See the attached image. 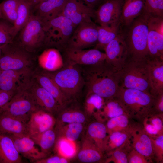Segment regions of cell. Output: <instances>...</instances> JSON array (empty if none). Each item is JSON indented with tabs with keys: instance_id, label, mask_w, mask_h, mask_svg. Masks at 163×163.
<instances>
[{
	"instance_id": "ba28073f",
	"label": "cell",
	"mask_w": 163,
	"mask_h": 163,
	"mask_svg": "<svg viewBox=\"0 0 163 163\" xmlns=\"http://www.w3.org/2000/svg\"><path fill=\"white\" fill-rule=\"evenodd\" d=\"M68 64L67 66L54 75H51L63 94L69 100L79 94L85 82L75 65Z\"/></svg>"
},
{
	"instance_id": "7402d4cb",
	"label": "cell",
	"mask_w": 163,
	"mask_h": 163,
	"mask_svg": "<svg viewBox=\"0 0 163 163\" xmlns=\"http://www.w3.org/2000/svg\"><path fill=\"white\" fill-rule=\"evenodd\" d=\"M29 90L37 107L53 115L62 109L54 97L38 83Z\"/></svg>"
},
{
	"instance_id": "8d00e7d4",
	"label": "cell",
	"mask_w": 163,
	"mask_h": 163,
	"mask_svg": "<svg viewBox=\"0 0 163 163\" xmlns=\"http://www.w3.org/2000/svg\"><path fill=\"white\" fill-rule=\"evenodd\" d=\"M131 132L117 131L108 134L105 152L107 153L131 144Z\"/></svg>"
},
{
	"instance_id": "44dd1931",
	"label": "cell",
	"mask_w": 163,
	"mask_h": 163,
	"mask_svg": "<svg viewBox=\"0 0 163 163\" xmlns=\"http://www.w3.org/2000/svg\"><path fill=\"white\" fill-rule=\"evenodd\" d=\"M67 0H47L34 6L31 13L42 21H46L62 15Z\"/></svg>"
},
{
	"instance_id": "681fc988",
	"label": "cell",
	"mask_w": 163,
	"mask_h": 163,
	"mask_svg": "<svg viewBox=\"0 0 163 163\" xmlns=\"http://www.w3.org/2000/svg\"><path fill=\"white\" fill-rule=\"evenodd\" d=\"M153 110L154 113H163V93L156 96Z\"/></svg>"
},
{
	"instance_id": "4fadbf2b",
	"label": "cell",
	"mask_w": 163,
	"mask_h": 163,
	"mask_svg": "<svg viewBox=\"0 0 163 163\" xmlns=\"http://www.w3.org/2000/svg\"><path fill=\"white\" fill-rule=\"evenodd\" d=\"M95 10L85 4L82 0H67L62 15L69 19L76 27L83 22H91Z\"/></svg>"
},
{
	"instance_id": "60d3db41",
	"label": "cell",
	"mask_w": 163,
	"mask_h": 163,
	"mask_svg": "<svg viewBox=\"0 0 163 163\" xmlns=\"http://www.w3.org/2000/svg\"><path fill=\"white\" fill-rule=\"evenodd\" d=\"M20 0H4L0 4L2 18L13 25L17 17V11Z\"/></svg>"
},
{
	"instance_id": "f5cc1de1",
	"label": "cell",
	"mask_w": 163,
	"mask_h": 163,
	"mask_svg": "<svg viewBox=\"0 0 163 163\" xmlns=\"http://www.w3.org/2000/svg\"><path fill=\"white\" fill-rule=\"evenodd\" d=\"M1 18H2V16L1 10L0 8V19Z\"/></svg>"
},
{
	"instance_id": "bcb514c9",
	"label": "cell",
	"mask_w": 163,
	"mask_h": 163,
	"mask_svg": "<svg viewBox=\"0 0 163 163\" xmlns=\"http://www.w3.org/2000/svg\"><path fill=\"white\" fill-rule=\"evenodd\" d=\"M128 163H149L142 155L132 148L127 155Z\"/></svg>"
},
{
	"instance_id": "f907efd6",
	"label": "cell",
	"mask_w": 163,
	"mask_h": 163,
	"mask_svg": "<svg viewBox=\"0 0 163 163\" xmlns=\"http://www.w3.org/2000/svg\"><path fill=\"white\" fill-rule=\"evenodd\" d=\"M84 3L89 7L95 9L107 0H82Z\"/></svg>"
},
{
	"instance_id": "f546056e",
	"label": "cell",
	"mask_w": 163,
	"mask_h": 163,
	"mask_svg": "<svg viewBox=\"0 0 163 163\" xmlns=\"http://www.w3.org/2000/svg\"><path fill=\"white\" fill-rule=\"evenodd\" d=\"M142 125V123L131 118L126 114L108 120L105 124L108 134L117 131L131 132Z\"/></svg>"
},
{
	"instance_id": "3957f363",
	"label": "cell",
	"mask_w": 163,
	"mask_h": 163,
	"mask_svg": "<svg viewBox=\"0 0 163 163\" xmlns=\"http://www.w3.org/2000/svg\"><path fill=\"white\" fill-rule=\"evenodd\" d=\"M155 97L150 93L120 86L115 96L123 107L126 114L142 124L145 118L153 113Z\"/></svg>"
},
{
	"instance_id": "83f0119b",
	"label": "cell",
	"mask_w": 163,
	"mask_h": 163,
	"mask_svg": "<svg viewBox=\"0 0 163 163\" xmlns=\"http://www.w3.org/2000/svg\"><path fill=\"white\" fill-rule=\"evenodd\" d=\"M143 10L142 0H124L120 20L121 27L129 25Z\"/></svg>"
},
{
	"instance_id": "1f68e13d",
	"label": "cell",
	"mask_w": 163,
	"mask_h": 163,
	"mask_svg": "<svg viewBox=\"0 0 163 163\" xmlns=\"http://www.w3.org/2000/svg\"><path fill=\"white\" fill-rule=\"evenodd\" d=\"M120 22L98 26L97 41L95 48L104 49L105 46L118 35L121 30Z\"/></svg>"
},
{
	"instance_id": "484cf974",
	"label": "cell",
	"mask_w": 163,
	"mask_h": 163,
	"mask_svg": "<svg viewBox=\"0 0 163 163\" xmlns=\"http://www.w3.org/2000/svg\"><path fill=\"white\" fill-rule=\"evenodd\" d=\"M77 155L78 160L85 163L101 162L104 158V153L87 136L83 140Z\"/></svg>"
},
{
	"instance_id": "7dc6e473",
	"label": "cell",
	"mask_w": 163,
	"mask_h": 163,
	"mask_svg": "<svg viewBox=\"0 0 163 163\" xmlns=\"http://www.w3.org/2000/svg\"><path fill=\"white\" fill-rule=\"evenodd\" d=\"M69 159L56 155L46 157L37 161L36 163H67Z\"/></svg>"
},
{
	"instance_id": "11a10c76",
	"label": "cell",
	"mask_w": 163,
	"mask_h": 163,
	"mask_svg": "<svg viewBox=\"0 0 163 163\" xmlns=\"http://www.w3.org/2000/svg\"><path fill=\"white\" fill-rule=\"evenodd\" d=\"M2 71V69H1L0 68V74L1 73Z\"/></svg>"
},
{
	"instance_id": "ac0fdd59",
	"label": "cell",
	"mask_w": 163,
	"mask_h": 163,
	"mask_svg": "<svg viewBox=\"0 0 163 163\" xmlns=\"http://www.w3.org/2000/svg\"><path fill=\"white\" fill-rule=\"evenodd\" d=\"M9 136L19 154L30 162L36 163L47 157V154L36 147L34 142L28 135Z\"/></svg>"
},
{
	"instance_id": "ee69618b",
	"label": "cell",
	"mask_w": 163,
	"mask_h": 163,
	"mask_svg": "<svg viewBox=\"0 0 163 163\" xmlns=\"http://www.w3.org/2000/svg\"><path fill=\"white\" fill-rule=\"evenodd\" d=\"M13 25L7 20L0 19V45L13 42L14 39L12 34Z\"/></svg>"
},
{
	"instance_id": "5bb4252c",
	"label": "cell",
	"mask_w": 163,
	"mask_h": 163,
	"mask_svg": "<svg viewBox=\"0 0 163 163\" xmlns=\"http://www.w3.org/2000/svg\"><path fill=\"white\" fill-rule=\"evenodd\" d=\"M65 50L68 63L73 65H92L104 62L106 59L105 53L96 48L85 50L66 47Z\"/></svg>"
},
{
	"instance_id": "30bf717a",
	"label": "cell",
	"mask_w": 163,
	"mask_h": 163,
	"mask_svg": "<svg viewBox=\"0 0 163 163\" xmlns=\"http://www.w3.org/2000/svg\"><path fill=\"white\" fill-rule=\"evenodd\" d=\"M98 36V25L93 21L82 22L75 28L66 44V48L84 49L96 45Z\"/></svg>"
},
{
	"instance_id": "9a60e30c",
	"label": "cell",
	"mask_w": 163,
	"mask_h": 163,
	"mask_svg": "<svg viewBox=\"0 0 163 163\" xmlns=\"http://www.w3.org/2000/svg\"><path fill=\"white\" fill-rule=\"evenodd\" d=\"M29 69L2 70L0 74V90L17 92L28 88Z\"/></svg>"
},
{
	"instance_id": "d6a6232c",
	"label": "cell",
	"mask_w": 163,
	"mask_h": 163,
	"mask_svg": "<svg viewBox=\"0 0 163 163\" xmlns=\"http://www.w3.org/2000/svg\"><path fill=\"white\" fill-rule=\"evenodd\" d=\"M144 131L152 138L163 134V113H152L147 117L142 123Z\"/></svg>"
},
{
	"instance_id": "c3c4849f",
	"label": "cell",
	"mask_w": 163,
	"mask_h": 163,
	"mask_svg": "<svg viewBox=\"0 0 163 163\" xmlns=\"http://www.w3.org/2000/svg\"><path fill=\"white\" fill-rule=\"evenodd\" d=\"M17 92L0 90V112L3 107L10 101Z\"/></svg>"
},
{
	"instance_id": "f6af8a7d",
	"label": "cell",
	"mask_w": 163,
	"mask_h": 163,
	"mask_svg": "<svg viewBox=\"0 0 163 163\" xmlns=\"http://www.w3.org/2000/svg\"><path fill=\"white\" fill-rule=\"evenodd\" d=\"M154 160L158 163H163V134L155 138H151Z\"/></svg>"
},
{
	"instance_id": "5b68a950",
	"label": "cell",
	"mask_w": 163,
	"mask_h": 163,
	"mask_svg": "<svg viewBox=\"0 0 163 163\" xmlns=\"http://www.w3.org/2000/svg\"><path fill=\"white\" fill-rule=\"evenodd\" d=\"M42 22L45 34L44 45L48 46H66L76 27L71 20L62 15Z\"/></svg>"
},
{
	"instance_id": "7bdbcfd3",
	"label": "cell",
	"mask_w": 163,
	"mask_h": 163,
	"mask_svg": "<svg viewBox=\"0 0 163 163\" xmlns=\"http://www.w3.org/2000/svg\"><path fill=\"white\" fill-rule=\"evenodd\" d=\"M143 12L149 15L163 17V0H142Z\"/></svg>"
},
{
	"instance_id": "603a6c76",
	"label": "cell",
	"mask_w": 163,
	"mask_h": 163,
	"mask_svg": "<svg viewBox=\"0 0 163 163\" xmlns=\"http://www.w3.org/2000/svg\"><path fill=\"white\" fill-rule=\"evenodd\" d=\"M0 133L13 136L27 134V123L6 113H0Z\"/></svg>"
},
{
	"instance_id": "ab89813d",
	"label": "cell",
	"mask_w": 163,
	"mask_h": 163,
	"mask_svg": "<svg viewBox=\"0 0 163 163\" xmlns=\"http://www.w3.org/2000/svg\"><path fill=\"white\" fill-rule=\"evenodd\" d=\"M85 114L76 109H67L62 112L56 119L55 125L78 123H83L86 120Z\"/></svg>"
},
{
	"instance_id": "52a82bcc",
	"label": "cell",
	"mask_w": 163,
	"mask_h": 163,
	"mask_svg": "<svg viewBox=\"0 0 163 163\" xmlns=\"http://www.w3.org/2000/svg\"><path fill=\"white\" fill-rule=\"evenodd\" d=\"M28 88L16 92L0 113H5L27 123L32 113L38 108Z\"/></svg>"
},
{
	"instance_id": "6da1fadb",
	"label": "cell",
	"mask_w": 163,
	"mask_h": 163,
	"mask_svg": "<svg viewBox=\"0 0 163 163\" xmlns=\"http://www.w3.org/2000/svg\"><path fill=\"white\" fill-rule=\"evenodd\" d=\"M83 77L87 94H94L104 99L115 97L119 87L117 71L106 61L88 65Z\"/></svg>"
},
{
	"instance_id": "836d02e7",
	"label": "cell",
	"mask_w": 163,
	"mask_h": 163,
	"mask_svg": "<svg viewBox=\"0 0 163 163\" xmlns=\"http://www.w3.org/2000/svg\"><path fill=\"white\" fill-rule=\"evenodd\" d=\"M124 114H126L123 107L119 101L114 97L105 99L104 104L97 120L101 121L104 120H107Z\"/></svg>"
},
{
	"instance_id": "277c9868",
	"label": "cell",
	"mask_w": 163,
	"mask_h": 163,
	"mask_svg": "<svg viewBox=\"0 0 163 163\" xmlns=\"http://www.w3.org/2000/svg\"><path fill=\"white\" fill-rule=\"evenodd\" d=\"M119 86L150 93V85L145 59L126 60L117 71ZM151 94V93H150Z\"/></svg>"
},
{
	"instance_id": "8992f818",
	"label": "cell",
	"mask_w": 163,
	"mask_h": 163,
	"mask_svg": "<svg viewBox=\"0 0 163 163\" xmlns=\"http://www.w3.org/2000/svg\"><path fill=\"white\" fill-rule=\"evenodd\" d=\"M18 34L17 43L29 53L35 52L45 44V34L42 22L32 13L27 22Z\"/></svg>"
},
{
	"instance_id": "d6986e66",
	"label": "cell",
	"mask_w": 163,
	"mask_h": 163,
	"mask_svg": "<svg viewBox=\"0 0 163 163\" xmlns=\"http://www.w3.org/2000/svg\"><path fill=\"white\" fill-rule=\"evenodd\" d=\"M150 93L156 96L163 93V60L148 56L145 59Z\"/></svg>"
},
{
	"instance_id": "cb8c5ba5",
	"label": "cell",
	"mask_w": 163,
	"mask_h": 163,
	"mask_svg": "<svg viewBox=\"0 0 163 163\" xmlns=\"http://www.w3.org/2000/svg\"><path fill=\"white\" fill-rule=\"evenodd\" d=\"M20 155L10 136L0 133V163H21Z\"/></svg>"
},
{
	"instance_id": "b9f144b4",
	"label": "cell",
	"mask_w": 163,
	"mask_h": 163,
	"mask_svg": "<svg viewBox=\"0 0 163 163\" xmlns=\"http://www.w3.org/2000/svg\"><path fill=\"white\" fill-rule=\"evenodd\" d=\"M133 148L131 144L107 152V157L105 163H128L127 155Z\"/></svg>"
},
{
	"instance_id": "d4e9b609",
	"label": "cell",
	"mask_w": 163,
	"mask_h": 163,
	"mask_svg": "<svg viewBox=\"0 0 163 163\" xmlns=\"http://www.w3.org/2000/svg\"><path fill=\"white\" fill-rule=\"evenodd\" d=\"M35 77L37 83L54 97L62 109L64 108L69 100L56 83L51 74L44 73Z\"/></svg>"
},
{
	"instance_id": "8fae6325",
	"label": "cell",
	"mask_w": 163,
	"mask_h": 163,
	"mask_svg": "<svg viewBox=\"0 0 163 163\" xmlns=\"http://www.w3.org/2000/svg\"><path fill=\"white\" fill-rule=\"evenodd\" d=\"M147 22L149 56L163 60V17L149 15Z\"/></svg>"
},
{
	"instance_id": "7a4b0ae2",
	"label": "cell",
	"mask_w": 163,
	"mask_h": 163,
	"mask_svg": "<svg viewBox=\"0 0 163 163\" xmlns=\"http://www.w3.org/2000/svg\"><path fill=\"white\" fill-rule=\"evenodd\" d=\"M148 16L143 12L128 26L121 27L127 49L126 60H142L149 56Z\"/></svg>"
},
{
	"instance_id": "f35d334b",
	"label": "cell",
	"mask_w": 163,
	"mask_h": 163,
	"mask_svg": "<svg viewBox=\"0 0 163 163\" xmlns=\"http://www.w3.org/2000/svg\"><path fill=\"white\" fill-rule=\"evenodd\" d=\"M105 99L94 94H87L84 107L86 113L97 118L104 103Z\"/></svg>"
},
{
	"instance_id": "4dcf8cb0",
	"label": "cell",
	"mask_w": 163,
	"mask_h": 163,
	"mask_svg": "<svg viewBox=\"0 0 163 163\" xmlns=\"http://www.w3.org/2000/svg\"><path fill=\"white\" fill-rule=\"evenodd\" d=\"M32 9V6L29 0H20L18 6L16 18L12 28V34L14 39L27 22Z\"/></svg>"
},
{
	"instance_id": "74e56055",
	"label": "cell",
	"mask_w": 163,
	"mask_h": 163,
	"mask_svg": "<svg viewBox=\"0 0 163 163\" xmlns=\"http://www.w3.org/2000/svg\"><path fill=\"white\" fill-rule=\"evenodd\" d=\"M54 149L57 154L69 159L74 157L77 153L75 142L64 138L56 139Z\"/></svg>"
},
{
	"instance_id": "7c38bea8",
	"label": "cell",
	"mask_w": 163,
	"mask_h": 163,
	"mask_svg": "<svg viewBox=\"0 0 163 163\" xmlns=\"http://www.w3.org/2000/svg\"><path fill=\"white\" fill-rule=\"evenodd\" d=\"M104 50L106 56V62L117 71L121 69L127 57V47L121 28L117 36Z\"/></svg>"
},
{
	"instance_id": "2e32d148",
	"label": "cell",
	"mask_w": 163,
	"mask_h": 163,
	"mask_svg": "<svg viewBox=\"0 0 163 163\" xmlns=\"http://www.w3.org/2000/svg\"><path fill=\"white\" fill-rule=\"evenodd\" d=\"M124 1H106L95 11L94 18L96 21L101 26L119 22Z\"/></svg>"
},
{
	"instance_id": "e0dca14e",
	"label": "cell",
	"mask_w": 163,
	"mask_h": 163,
	"mask_svg": "<svg viewBox=\"0 0 163 163\" xmlns=\"http://www.w3.org/2000/svg\"><path fill=\"white\" fill-rule=\"evenodd\" d=\"M56 123L53 115L38 108L32 113L27 123V134L31 136L41 133L54 128Z\"/></svg>"
},
{
	"instance_id": "d590c367",
	"label": "cell",
	"mask_w": 163,
	"mask_h": 163,
	"mask_svg": "<svg viewBox=\"0 0 163 163\" xmlns=\"http://www.w3.org/2000/svg\"><path fill=\"white\" fill-rule=\"evenodd\" d=\"M55 126L56 139L64 138L73 142L78 139L83 129L82 123H78Z\"/></svg>"
},
{
	"instance_id": "e575fe53",
	"label": "cell",
	"mask_w": 163,
	"mask_h": 163,
	"mask_svg": "<svg viewBox=\"0 0 163 163\" xmlns=\"http://www.w3.org/2000/svg\"><path fill=\"white\" fill-rule=\"evenodd\" d=\"M30 137L35 144L40 147V150L48 155L54 147L56 134L55 129L53 128Z\"/></svg>"
},
{
	"instance_id": "4316f807",
	"label": "cell",
	"mask_w": 163,
	"mask_h": 163,
	"mask_svg": "<svg viewBox=\"0 0 163 163\" xmlns=\"http://www.w3.org/2000/svg\"><path fill=\"white\" fill-rule=\"evenodd\" d=\"M38 62L40 66L48 71H55L63 66L61 55L58 49L49 48L44 50L39 56Z\"/></svg>"
},
{
	"instance_id": "ffe728a7",
	"label": "cell",
	"mask_w": 163,
	"mask_h": 163,
	"mask_svg": "<svg viewBox=\"0 0 163 163\" xmlns=\"http://www.w3.org/2000/svg\"><path fill=\"white\" fill-rule=\"evenodd\" d=\"M130 140L133 148L143 155L149 163L153 162L154 157L151 138L144 131L142 126L131 132Z\"/></svg>"
},
{
	"instance_id": "db71d44e",
	"label": "cell",
	"mask_w": 163,
	"mask_h": 163,
	"mask_svg": "<svg viewBox=\"0 0 163 163\" xmlns=\"http://www.w3.org/2000/svg\"><path fill=\"white\" fill-rule=\"evenodd\" d=\"M1 45H0V56L1 54Z\"/></svg>"
},
{
	"instance_id": "9c48e42d",
	"label": "cell",
	"mask_w": 163,
	"mask_h": 163,
	"mask_svg": "<svg viewBox=\"0 0 163 163\" xmlns=\"http://www.w3.org/2000/svg\"><path fill=\"white\" fill-rule=\"evenodd\" d=\"M0 68L2 70L28 69L30 63L29 52L17 43L1 45Z\"/></svg>"
},
{
	"instance_id": "f1b7e54d",
	"label": "cell",
	"mask_w": 163,
	"mask_h": 163,
	"mask_svg": "<svg viewBox=\"0 0 163 163\" xmlns=\"http://www.w3.org/2000/svg\"><path fill=\"white\" fill-rule=\"evenodd\" d=\"M108 136L105 125L102 121L92 122L88 127L87 136L103 153L106 150Z\"/></svg>"
},
{
	"instance_id": "816d5d0a",
	"label": "cell",
	"mask_w": 163,
	"mask_h": 163,
	"mask_svg": "<svg viewBox=\"0 0 163 163\" xmlns=\"http://www.w3.org/2000/svg\"><path fill=\"white\" fill-rule=\"evenodd\" d=\"M47 0H29L32 8L39 3Z\"/></svg>"
}]
</instances>
